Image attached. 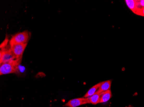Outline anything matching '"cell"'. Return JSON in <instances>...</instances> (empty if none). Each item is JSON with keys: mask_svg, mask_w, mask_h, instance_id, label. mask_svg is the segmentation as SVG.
<instances>
[{"mask_svg": "<svg viewBox=\"0 0 144 107\" xmlns=\"http://www.w3.org/2000/svg\"><path fill=\"white\" fill-rule=\"evenodd\" d=\"M22 59H15L11 61L4 63L1 64L0 75L16 73Z\"/></svg>", "mask_w": 144, "mask_h": 107, "instance_id": "cell-1", "label": "cell"}, {"mask_svg": "<svg viewBox=\"0 0 144 107\" xmlns=\"http://www.w3.org/2000/svg\"><path fill=\"white\" fill-rule=\"evenodd\" d=\"M30 38V33L27 30L19 32L12 36L10 44H27Z\"/></svg>", "mask_w": 144, "mask_h": 107, "instance_id": "cell-2", "label": "cell"}, {"mask_svg": "<svg viewBox=\"0 0 144 107\" xmlns=\"http://www.w3.org/2000/svg\"><path fill=\"white\" fill-rule=\"evenodd\" d=\"M10 45L11 50L16 58L22 59L27 44H10Z\"/></svg>", "mask_w": 144, "mask_h": 107, "instance_id": "cell-3", "label": "cell"}, {"mask_svg": "<svg viewBox=\"0 0 144 107\" xmlns=\"http://www.w3.org/2000/svg\"><path fill=\"white\" fill-rule=\"evenodd\" d=\"M88 104H90L89 98L83 97L70 100L66 104L65 106L67 107H77Z\"/></svg>", "mask_w": 144, "mask_h": 107, "instance_id": "cell-4", "label": "cell"}, {"mask_svg": "<svg viewBox=\"0 0 144 107\" xmlns=\"http://www.w3.org/2000/svg\"><path fill=\"white\" fill-rule=\"evenodd\" d=\"M111 83V80H108L100 82V87L97 93H102L108 90H110Z\"/></svg>", "mask_w": 144, "mask_h": 107, "instance_id": "cell-5", "label": "cell"}, {"mask_svg": "<svg viewBox=\"0 0 144 107\" xmlns=\"http://www.w3.org/2000/svg\"><path fill=\"white\" fill-rule=\"evenodd\" d=\"M112 96L111 90H108L101 93V95L100 103H105L109 101Z\"/></svg>", "mask_w": 144, "mask_h": 107, "instance_id": "cell-6", "label": "cell"}, {"mask_svg": "<svg viewBox=\"0 0 144 107\" xmlns=\"http://www.w3.org/2000/svg\"><path fill=\"white\" fill-rule=\"evenodd\" d=\"M100 85V82L97 83L96 85L93 86L89 90L87 91V92L84 95L83 97L85 98H89L92 96L93 95L96 94L98 92V90L99 89V87Z\"/></svg>", "mask_w": 144, "mask_h": 107, "instance_id": "cell-7", "label": "cell"}, {"mask_svg": "<svg viewBox=\"0 0 144 107\" xmlns=\"http://www.w3.org/2000/svg\"><path fill=\"white\" fill-rule=\"evenodd\" d=\"M101 95V93H97L90 97H89L90 104L92 105H97L98 103H100Z\"/></svg>", "mask_w": 144, "mask_h": 107, "instance_id": "cell-8", "label": "cell"}, {"mask_svg": "<svg viewBox=\"0 0 144 107\" xmlns=\"http://www.w3.org/2000/svg\"><path fill=\"white\" fill-rule=\"evenodd\" d=\"M126 3L127 6L133 13L135 14L138 10L137 6L136 1V0H126Z\"/></svg>", "mask_w": 144, "mask_h": 107, "instance_id": "cell-9", "label": "cell"}, {"mask_svg": "<svg viewBox=\"0 0 144 107\" xmlns=\"http://www.w3.org/2000/svg\"><path fill=\"white\" fill-rule=\"evenodd\" d=\"M138 9L144 7V0H136Z\"/></svg>", "mask_w": 144, "mask_h": 107, "instance_id": "cell-10", "label": "cell"}, {"mask_svg": "<svg viewBox=\"0 0 144 107\" xmlns=\"http://www.w3.org/2000/svg\"><path fill=\"white\" fill-rule=\"evenodd\" d=\"M135 14L140 16H144V7L142 8L141 9H138L136 12Z\"/></svg>", "mask_w": 144, "mask_h": 107, "instance_id": "cell-11", "label": "cell"}]
</instances>
